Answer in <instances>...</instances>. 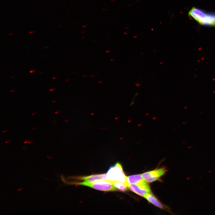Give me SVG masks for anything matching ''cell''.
Instances as JSON below:
<instances>
[{
	"label": "cell",
	"instance_id": "1",
	"mask_svg": "<svg viewBox=\"0 0 215 215\" xmlns=\"http://www.w3.org/2000/svg\"><path fill=\"white\" fill-rule=\"evenodd\" d=\"M188 15L201 25L215 26V12H206L194 7L189 12Z\"/></svg>",
	"mask_w": 215,
	"mask_h": 215
},
{
	"label": "cell",
	"instance_id": "2",
	"mask_svg": "<svg viewBox=\"0 0 215 215\" xmlns=\"http://www.w3.org/2000/svg\"><path fill=\"white\" fill-rule=\"evenodd\" d=\"M107 174V179L112 182H119L123 183L128 187L127 176L123 171L122 165L117 162L111 166L108 169Z\"/></svg>",
	"mask_w": 215,
	"mask_h": 215
},
{
	"label": "cell",
	"instance_id": "3",
	"mask_svg": "<svg viewBox=\"0 0 215 215\" xmlns=\"http://www.w3.org/2000/svg\"><path fill=\"white\" fill-rule=\"evenodd\" d=\"M72 184L85 186L97 190L104 191H118L113 182L107 180H99L92 182H76Z\"/></svg>",
	"mask_w": 215,
	"mask_h": 215
},
{
	"label": "cell",
	"instance_id": "4",
	"mask_svg": "<svg viewBox=\"0 0 215 215\" xmlns=\"http://www.w3.org/2000/svg\"><path fill=\"white\" fill-rule=\"evenodd\" d=\"M128 187L132 192L144 197L147 194L151 193L150 186L145 180L137 184H129Z\"/></svg>",
	"mask_w": 215,
	"mask_h": 215
},
{
	"label": "cell",
	"instance_id": "5",
	"mask_svg": "<svg viewBox=\"0 0 215 215\" xmlns=\"http://www.w3.org/2000/svg\"><path fill=\"white\" fill-rule=\"evenodd\" d=\"M167 171L165 168H161L145 172L141 175L147 182H152L159 179Z\"/></svg>",
	"mask_w": 215,
	"mask_h": 215
},
{
	"label": "cell",
	"instance_id": "6",
	"mask_svg": "<svg viewBox=\"0 0 215 215\" xmlns=\"http://www.w3.org/2000/svg\"><path fill=\"white\" fill-rule=\"evenodd\" d=\"M144 198L154 206L168 212H170L169 208L161 202L151 192L147 194L145 196Z\"/></svg>",
	"mask_w": 215,
	"mask_h": 215
},
{
	"label": "cell",
	"instance_id": "7",
	"mask_svg": "<svg viewBox=\"0 0 215 215\" xmlns=\"http://www.w3.org/2000/svg\"><path fill=\"white\" fill-rule=\"evenodd\" d=\"M77 179L84 182H92L101 180H107L106 173L93 174L88 176L77 177Z\"/></svg>",
	"mask_w": 215,
	"mask_h": 215
},
{
	"label": "cell",
	"instance_id": "8",
	"mask_svg": "<svg viewBox=\"0 0 215 215\" xmlns=\"http://www.w3.org/2000/svg\"><path fill=\"white\" fill-rule=\"evenodd\" d=\"M145 180L140 174H135L127 176V182L128 185L137 184Z\"/></svg>",
	"mask_w": 215,
	"mask_h": 215
},
{
	"label": "cell",
	"instance_id": "9",
	"mask_svg": "<svg viewBox=\"0 0 215 215\" xmlns=\"http://www.w3.org/2000/svg\"><path fill=\"white\" fill-rule=\"evenodd\" d=\"M113 184L118 191L125 192L128 190L127 186L124 184L119 182H113Z\"/></svg>",
	"mask_w": 215,
	"mask_h": 215
},
{
	"label": "cell",
	"instance_id": "10",
	"mask_svg": "<svg viewBox=\"0 0 215 215\" xmlns=\"http://www.w3.org/2000/svg\"><path fill=\"white\" fill-rule=\"evenodd\" d=\"M35 72V70H32L30 71V73H34Z\"/></svg>",
	"mask_w": 215,
	"mask_h": 215
},
{
	"label": "cell",
	"instance_id": "11",
	"mask_svg": "<svg viewBox=\"0 0 215 215\" xmlns=\"http://www.w3.org/2000/svg\"><path fill=\"white\" fill-rule=\"evenodd\" d=\"M55 90V89L54 88H51L50 89V91H54Z\"/></svg>",
	"mask_w": 215,
	"mask_h": 215
},
{
	"label": "cell",
	"instance_id": "12",
	"mask_svg": "<svg viewBox=\"0 0 215 215\" xmlns=\"http://www.w3.org/2000/svg\"><path fill=\"white\" fill-rule=\"evenodd\" d=\"M10 142V140H7L5 141V143H8L9 142Z\"/></svg>",
	"mask_w": 215,
	"mask_h": 215
},
{
	"label": "cell",
	"instance_id": "13",
	"mask_svg": "<svg viewBox=\"0 0 215 215\" xmlns=\"http://www.w3.org/2000/svg\"><path fill=\"white\" fill-rule=\"evenodd\" d=\"M15 91V89H13V90H11L10 91V92H14Z\"/></svg>",
	"mask_w": 215,
	"mask_h": 215
},
{
	"label": "cell",
	"instance_id": "14",
	"mask_svg": "<svg viewBox=\"0 0 215 215\" xmlns=\"http://www.w3.org/2000/svg\"><path fill=\"white\" fill-rule=\"evenodd\" d=\"M29 140H26V141H25L24 142V143H28V142H29Z\"/></svg>",
	"mask_w": 215,
	"mask_h": 215
},
{
	"label": "cell",
	"instance_id": "15",
	"mask_svg": "<svg viewBox=\"0 0 215 215\" xmlns=\"http://www.w3.org/2000/svg\"><path fill=\"white\" fill-rule=\"evenodd\" d=\"M33 142V141H29V142H28V144H30V143H32Z\"/></svg>",
	"mask_w": 215,
	"mask_h": 215
},
{
	"label": "cell",
	"instance_id": "16",
	"mask_svg": "<svg viewBox=\"0 0 215 215\" xmlns=\"http://www.w3.org/2000/svg\"><path fill=\"white\" fill-rule=\"evenodd\" d=\"M36 112H33L32 114V115H34L36 114Z\"/></svg>",
	"mask_w": 215,
	"mask_h": 215
},
{
	"label": "cell",
	"instance_id": "17",
	"mask_svg": "<svg viewBox=\"0 0 215 215\" xmlns=\"http://www.w3.org/2000/svg\"><path fill=\"white\" fill-rule=\"evenodd\" d=\"M7 131V130H4L3 131V133Z\"/></svg>",
	"mask_w": 215,
	"mask_h": 215
},
{
	"label": "cell",
	"instance_id": "18",
	"mask_svg": "<svg viewBox=\"0 0 215 215\" xmlns=\"http://www.w3.org/2000/svg\"><path fill=\"white\" fill-rule=\"evenodd\" d=\"M59 112V111H56L55 112V113L56 114L58 113Z\"/></svg>",
	"mask_w": 215,
	"mask_h": 215
},
{
	"label": "cell",
	"instance_id": "19",
	"mask_svg": "<svg viewBox=\"0 0 215 215\" xmlns=\"http://www.w3.org/2000/svg\"><path fill=\"white\" fill-rule=\"evenodd\" d=\"M56 77H53L52 78V79H56Z\"/></svg>",
	"mask_w": 215,
	"mask_h": 215
},
{
	"label": "cell",
	"instance_id": "20",
	"mask_svg": "<svg viewBox=\"0 0 215 215\" xmlns=\"http://www.w3.org/2000/svg\"><path fill=\"white\" fill-rule=\"evenodd\" d=\"M15 77V76H13L11 77V78H13Z\"/></svg>",
	"mask_w": 215,
	"mask_h": 215
},
{
	"label": "cell",
	"instance_id": "21",
	"mask_svg": "<svg viewBox=\"0 0 215 215\" xmlns=\"http://www.w3.org/2000/svg\"><path fill=\"white\" fill-rule=\"evenodd\" d=\"M56 101H55V100H53V101H52V102H53V103H54L55 102H56Z\"/></svg>",
	"mask_w": 215,
	"mask_h": 215
},
{
	"label": "cell",
	"instance_id": "22",
	"mask_svg": "<svg viewBox=\"0 0 215 215\" xmlns=\"http://www.w3.org/2000/svg\"><path fill=\"white\" fill-rule=\"evenodd\" d=\"M46 47H44V48H46Z\"/></svg>",
	"mask_w": 215,
	"mask_h": 215
}]
</instances>
